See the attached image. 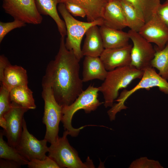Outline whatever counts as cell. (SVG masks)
<instances>
[{
	"label": "cell",
	"mask_w": 168,
	"mask_h": 168,
	"mask_svg": "<svg viewBox=\"0 0 168 168\" xmlns=\"http://www.w3.org/2000/svg\"><path fill=\"white\" fill-rule=\"evenodd\" d=\"M156 15L168 27V0L160 4Z\"/></svg>",
	"instance_id": "4dcf8cb0"
},
{
	"label": "cell",
	"mask_w": 168,
	"mask_h": 168,
	"mask_svg": "<svg viewBox=\"0 0 168 168\" xmlns=\"http://www.w3.org/2000/svg\"><path fill=\"white\" fill-rule=\"evenodd\" d=\"M57 9L63 18L66 26L67 37L65 41L66 47L68 49L72 50L80 60L84 56L81 47L83 36L91 27L103 25V21L97 20L85 22L78 21L68 11L64 3H59Z\"/></svg>",
	"instance_id": "277c9868"
},
{
	"label": "cell",
	"mask_w": 168,
	"mask_h": 168,
	"mask_svg": "<svg viewBox=\"0 0 168 168\" xmlns=\"http://www.w3.org/2000/svg\"><path fill=\"white\" fill-rule=\"evenodd\" d=\"M45 139L39 140L28 131L24 118L21 135L15 147L17 151L29 161L33 160H43L47 156L49 147Z\"/></svg>",
	"instance_id": "30bf717a"
},
{
	"label": "cell",
	"mask_w": 168,
	"mask_h": 168,
	"mask_svg": "<svg viewBox=\"0 0 168 168\" xmlns=\"http://www.w3.org/2000/svg\"><path fill=\"white\" fill-rule=\"evenodd\" d=\"M155 49L156 53L151 66L158 71V74L162 77L168 80V41L163 49H160L156 47Z\"/></svg>",
	"instance_id": "cb8c5ba5"
},
{
	"label": "cell",
	"mask_w": 168,
	"mask_h": 168,
	"mask_svg": "<svg viewBox=\"0 0 168 168\" xmlns=\"http://www.w3.org/2000/svg\"><path fill=\"white\" fill-rule=\"evenodd\" d=\"M127 22L130 30L138 32L145 23L140 13L131 4L125 0H120Z\"/></svg>",
	"instance_id": "7402d4cb"
},
{
	"label": "cell",
	"mask_w": 168,
	"mask_h": 168,
	"mask_svg": "<svg viewBox=\"0 0 168 168\" xmlns=\"http://www.w3.org/2000/svg\"><path fill=\"white\" fill-rule=\"evenodd\" d=\"M10 97L11 102L28 110H34L36 108L33 92L27 85L12 89L10 91Z\"/></svg>",
	"instance_id": "44dd1931"
},
{
	"label": "cell",
	"mask_w": 168,
	"mask_h": 168,
	"mask_svg": "<svg viewBox=\"0 0 168 168\" xmlns=\"http://www.w3.org/2000/svg\"><path fill=\"white\" fill-rule=\"evenodd\" d=\"M144 71L138 70L130 65L118 67L109 71L101 85L98 87L103 94L105 108L112 107L119 96L120 89L125 88L133 80L140 79Z\"/></svg>",
	"instance_id": "7a4b0ae2"
},
{
	"label": "cell",
	"mask_w": 168,
	"mask_h": 168,
	"mask_svg": "<svg viewBox=\"0 0 168 168\" xmlns=\"http://www.w3.org/2000/svg\"><path fill=\"white\" fill-rule=\"evenodd\" d=\"M132 46L129 44L120 48L104 49L100 57L106 70L130 65Z\"/></svg>",
	"instance_id": "4fadbf2b"
},
{
	"label": "cell",
	"mask_w": 168,
	"mask_h": 168,
	"mask_svg": "<svg viewBox=\"0 0 168 168\" xmlns=\"http://www.w3.org/2000/svg\"><path fill=\"white\" fill-rule=\"evenodd\" d=\"M5 12L14 19L26 24L38 25L43 17L39 12L35 0H2Z\"/></svg>",
	"instance_id": "9c48e42d"
},
{
	"label": "cell",
	"mask_w": 168,
	"mask_h": 168,
	"mask_svg": "<svg viewBox=\"0 0 168 168\" xmlns=\"http://www.w3.org/2000/svg\"><path fill=\"white\" fill-rule=\"evenodd\" d=\"M42 86L41 95L44 103L43 123L46 128L44 139L52 144L59 137V125L63 115V107L57 102L49 86Z\"/></svg>",
	"instance_id": "52a82bcc"
},
{
	"label": "cell",
	"mask_w": 168,
	"mask_h": 168,
	"mask_svg": "<svg viewBox=\"0 0 168 168\" xmlns=\"http://www.w3.org/2000/svg\"><path fill=\"white\" fill-rule=\"evenodd\" d=\"M139 83L130 90L124 89L121 93L119 96L116 100L118 103L114 104L107 113L111 119H114L116 114L127 107L124 103L127 99L133 93L140 89L149 90L157 87L160 91L168 95V82L157 73L155 68H148L144 71L143 75Z\"/></svg>",
	"instance_id": "8992f818"
},
{
	"label": "cell",
	"mask_w": 168,
	"mask_h": 168,
	"mask_svg": "<svg viewBox=\"0 0 168 168\" xmlns=\"http://www.w3.org/2000/svg\"><path fill=\"white\" fill-rule=\"evenodd\" d=\"M26 24L20 20L14 19L12 21L4 22H0V43L2 42L5 36L12 30L23 27Z\"/></svg>",
	"instance_id": "4316f807"
},
{
	"label": "cell",
	"mask_w": 168,
	"mask_h": 168,
	"mask_svg": "<svg viewBox=\"0 0 168 168\" xmlns=\"http://www.w3.org/2000/svg\"><path fill=\"white\" fill-rule=\"evenodd\" d=\"M98 25L90 28L82 49L83 56L100 57L104 49L99 28Z\"/></svg>",
	"instance_id": "2e32d148"
},
{
	"label": "cell",
	"mask_w": 168,
	"mask_h": 168,
	"mask_svg": "<svg viewBox=\"0 0 168 168\" xmlns=\"http://www.w3.org/2000/svg\"><path fill=\"white\" fill-rule=\"evenodd\" d=\"M80 61L67 49L65 37L61 36L58 51L46 67L42 85L51 87L56 100L63 107L71 104L83 91Z\"/></svg>",
	"instance_id": "6da1fadb"
},
{
	"label": "cell",
	"mask_w": 168,
	"mask_h": 168,
	"mask_svg": "<svg viewBox=\"0 0 168 168\" xmlns=\"http://www.w3.org/2000/svg\"><path fill=\"white\" fill-rule=\"evenodd\" d=\"M10 92V91L4 85L1 84L0 88V126L3 129L5 128L6 126L4 115L11 107Z\"/></svg>",
	"instance_id": "484cf974"
},
{
	"label": "cell",
	"mask_w": 168,
	"mask_h": 168,
	"mask_svg": "<svg viewBox=\"0 0 168 168\" xmlns=\"http://www.w3.org/2000/svg\"><path fill=\"white\" fill-rule=\"evenodd\" d=\"M102 21L103 25L113 29L122 30L127 27L120 0L108 1L105 8Z\"/></svg>",
	"instance_id": "5bb4252c"
},
{
	"label": "cell",
	"mask_w": 168,
	"mask_h": 168,
	"mask_svg": "<svg viewBox=\"0 0 168 168\" xmlns=\"http://www.w3.org/2000/svg\"><path fill=\"white\" fill-rule=\"evenodd\" d=\"M10 63L8 59L4 55L0 56V79L3 75L4 71L6 67Z\"/></svg>",
	"instance_id": "d6a6232c"
},
{
	"label": "cell",
	"mask_w": 168,
	"mask_h": 168,
	"mask_svg": "<svg viewBox=\"0 0 168 168\" xmlns=\"http://www.w3.org/2000/svg\"><path fill=\"white\" fill-rule=\"evenodd\" d=\"M58 3L70 2L82 8L86 13L88 22L102 21L103 13L108 0H58Z\"/></svg>",
	"instance_id": "d6986e66"
},
{
	"label": "cell",
	"mask_w": 168,
	"mask_h": 168,
	"mask_svg": "<svg viewBox=\"0 0 168 168\" xmlns=\"http://www.w3.org/2000/svg\"><path fill=\"white\" fill-rule=\"evenodd\" d=\"M128 32L133 43L130 65L142 71L152 68V61L156 53L155 48L138 32L130 30Z\"/></svg>",
	"instance_id": "ba28073f"
},
{
	"label": "cell",
	"mask_w": 168,
	"mask_h": 168,
	"mask_svg": "<svg viewBox=\"0 0 168 168\" xmlns=\"http://www.w3.org/2000/svg\"><path fill=\"white\" fill-rule=\"evenodd\" d=\"M129 168H163L158 161L148 159L147 157H142L133 161Z\"/></svg>",
	"instance_id": "83f0119b"
},
{
	"label": "cell",
	"mask_w": 168,
	"mask_h": 168,
	"mask_svg": "<svg viewBox=\"0 0 168 168\" xmlns=\"http://www.w3.org/2000/svg\"><path fill=\"white\" fill-rule=\"evenodd\" d=\"M108 72L100 57L85 56L83 62V82L94 79L104 81Z\"/></svg>",
	"instance_id": "e0dca14e"
},
{
	"label": "cell",
	"mask_w": 168,
	"mask_h": 168,
	"mask_svg": "<svg viewBox=\"0 0 168 168\" xmlns=\"http://www.w3.org/2000/svg\"><path fill=\"white\" fill-rule=\"evenodd\" d=\"M69 132L65 130L62 137H58L49 147L48 156L54 160L59 168H92L95 166L89 157L83 162L77 151L70 144L67 136Z\"/></svg>",
	"instance_id": "5b68a950"
},
{
	"label": "cell",
	"mask_w": 168,
	"mask_h": 168,
	"mask_svg": "<svg viewBox=\"0 0 168 168\" xmlns=\"http://www.w3.org/2000/svg\"><path fill=\"white\" fill-rule=\"evenodd\" d=\"M131 4L142 16L145 22L156 14L161 4L160 0H125Z\"/></svg>",
	"instance_id": "603a6c76"
},
{
	"label": "cell",
	"mask_w": 168,
	"mask_h": 168,
	"mask_svg": "<svg viewBox=\"0 0 168 168\" xmlns=\"http://www.w3.org/2000/svg\"><path fill=\"white\" fill-rule=\"evenodd\" d=\"M99 26L105 49L120 48L129 44L130 38L128 32L103 25Z\"/></svg>",
	"instance_id": "ac0fdd59"
},
{
	"label": "cell",
	"mask_w": 168,
	"mask_h": 168,
	"mask_svg": "<svg viewBox=\"0 0 168 168\" xmlns=\"http://www.w3.org/2000/svg\"><path fill=\"white\" fill-rule=\"evenodd\" d=\"M0 81L1 84L10 91L16 87L27 85L26 71L21 66L10 63L5 68Z\"/></svg>",
	"instance_id": "9a60e30c"
},
{
	"label": "cell",
	"mask_w": 168,
	"mask_h": 168,
	"mask_svg": "<svg viewBox=\"0 0 168 168\" xmlns=\"http://www.w3.org/2000/svg\"><path fill=\"white\" fill-rule=\"evenodd\" d=\"M64 4L67 10L72 15L82 18L86 16V13L85 10L80 6L68 2Z\"/></svg>",
	"instance_id": "f546056e"
},
{
	"label": "cell",
	"mask_w": 168,
	"mask_h": 168,
	"mask_svg": "<svg viewBox=\"0 0 168 168\" xmlns=\"http://www.w3.org/2000/svg\"><path fill=\"white\" fill-rule=\"evenodd\" d=\"M21 165L15 161L0 158V168H20Z\"/></svg>",
	"instance_id": "1f68e13d"
},
{
	"label": "cell",
	"mask_w": 168,
	"mask_h": 168,
	"mask_svg": "<svg viewBox=\"0 0 168 168\" xmlns=\"http://www.w3.org/2000/svg\"><path fill=\"white\" fill-rule=\"evenodd\" d=\"M98 87L90 85L83 91L75 100L70 105L63 107V115L61 122L65 130L67 131L69 135L76 137L81 129L84 127L79 128H73L72 124V118L78 110H83L86 113H89L96 110L103 102H101L98 99Z\"/></svg>",
	"instance_id": "3957f363"
},
{
	"label": "cell",
	"mask_w": 168,
	"mask_h": 168,
	"mask_svg": "<svg viewBox=\"0 0 168 168\" xmlns=\"http://www.w3.org/2000/svg\"><path fill=\"white\" fill-rule=\"evenodd\" d=\"M29 168H60L57 163L48 156L43 160L35 159L29 161Z\"/></svg>",
	"instance_id": "f1b7e54d"
},
{
	"label": "cell",
	"mask_w": 168,
	"mask_h": 168,
	"mask_svg": "<svg viewBox=\"0 0 168 168\" xmlns=\"http://www.w3.org/2000/svg\"><path fill=\"white\" fill-rule=\"evenodd\" d=\"M37 8L40 14L49 16L55 22L61 36L67 35L65 23L60 17L58 12V0H35Z\"/></svg>",
	"instance_id": "ffe728a7"
},
{
	"label": "cell",
	"mask_w": 168,
	"mask_h": 168,
	"mask_svg": "<svg viewBox=\"0 0 168 168\" xmlns=\"http://www.w3.org/2000/svg\"><path fill=\"white\" fill-rule=\"evenodd\" d=\"M138 32L160 49H163L168 41V27L156 14L145 22Z\"/></svg>",
	"instance_id": "7c38bea8"
},
{
	"label": "cell",
	"mask_w": 168,
	"mask_h": 168,
	"mask_svg": "<svg viewBox=\"0 0 168 168\" xmlns=\"http://www.w3.org/2000/svg\"><path fill=\"white\" fill-rule=\"evenodd\" d=\"M28 110L11 102L10 109L4 115L6 126L3 133L11 146L15 148L18 144L23 130V115Z\"/></svg>",
	"instance_id": "8fae6325"
},
{
	"label": "cell",
	"mask_w": 168,
	"mask_h": 168,
	"mask_svg": "<svg viewBox=\"0 0 168 168\" xmlns=\"http://www.w3.org/2000/svg\"><path fill=\"white\" fill-rule=\"evenodd\" d=\"M3 130L0 132V158L13 160L22 165H27L29 161L22 156L15 147L9 145L3 139Z\"/></svg>",
	"instance_id": "d4e9b609"
},
{
	"label": "cell",
	"mask_w": 168,
	"mask_h": 168,
	"mask_svg": "<svg viewBox=\"0 0 168 168\" xmlns=\"http://www.w3.org/2000/svg\"></svg>",
	"instance_id": "836d02e7"
}]
</instances>
